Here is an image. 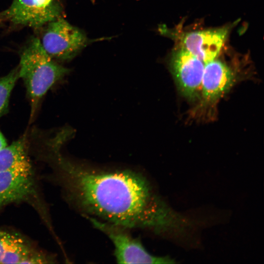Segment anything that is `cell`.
I'll use <instances>...</instances> for the list:
<instances>
[{
    "label": "cell",
    "instance_id": "cell-1",
    "mask_svg": "<svg viewBox=\"0 0 264 264\" xmlns=\"http://www.w3.org/2000/svg\"><path fill=\"white\" fill-rule=\"evenodd\" d=\"M54 154L56 179L83 215L127 229L159 232L168 225V210L142 174L91 167Z\"/></svg>",
    "mask_w": 264,
    "mask_h": 264
},
{
    "label": "cell",
    "instance_id": "cell-2",
    "mask_svg": "<svg viewBox=\"0 0 264 264\" xmlns=\"http://www.w3.org/2000/svg\"><path fill=\"white\" fill-rule=\"evenodd\" d=\"M19 77L24 83L32 113L44 95L69 69L54 61L43 48L38 38L32 39L21 53Z\"/></svg>",
    "mask_w": 264,
    "mask_h": 264
},
{
    "label": "cell",
    "instance_id": "cell-3",
    "mask_svg": "<svg viewBox=\"0 0 264 264\" xmlns=\"http://www.w3.org/2000/svg\"><path fill=\"white\" fill-rule=\"evenodd\" d=\"M21 202L31 205L52 229L30 161L12 169L0 172V207Z\"/></svg>",
    "mask_w": 264,
    "mask_h": 264
},
{
    "label": "cell",
    "instance_id": "cell-4",
    "mask_svg": "<svg viewBox=\"0 0 264 264\" xmlns=\"http://www.w3.org/2000/svg\"><path fill=\"white\" fill-rule=\"evenodd\" d=\"M87 217L95 228L104 233L114 246L115 260L119 264H169L173 260L168 257L150 254L140 241L132 237L127 228L92 217Z\"/></svg>",
    "mask_w": 264,
    "mask_h": 264
},
{
    "label": "cell",
    "instance_id": "cell-5",
    "mask_svg": "<svg viewBox=\"0 0 264 264\" xmlns=\"http://www.w3.org/2000/svg\"><path fill=\"white\" fill-rule=\"evenodd\" d=\"M236 80L234 72L223 62L213 60L205 64L201 92L195 115L213 116L220 99Z\"/></svg>",
    "mask_w": 264,
    "mask_h": 264
},
{
    "label": "cell",
    "instance_id": "cell-6",
    "mask_svg": "<svg viewBox=\"0 0 264 264\" xmlns=\"http://www.w3.org/2000/svg\"><path fill=\"white\" fill-rule=\"evenodd\" d=\"M40 40L53 59H72L87 43L85 35L61 17L48 23Z\"/></svg>",
    "mask_w": 264,
    "mask_h": 264
},
{
    "label": "cell",
    "instance_id": "cell-7",
    "mask_svg": "<svg viewBox=\"0 0 264 264\" xmlns=\"http://www.w3.org/2000/svg\"><path fill=\"white\" fill-rule=\"evenodd\" d=\"M61 11L56 0H13L1 15L14 24L39 28L60 17Z\"/></svg>",
    "mask_w": 264,
    "mask_h": 264
},
{
    "label": "cell",
    "instance_id": "cell-8",
    "mask_svg": "<svg viewBox=\"0 0 264 264\" xmlns=\"http://www.w3.org/2000/svg\"><path fill=\"white\" fill-rule=\"evenodd\" d=\"M205 64L182 47L172 53L171 72L182 94L190 100L199 98Z\"/></svg>",
    "mask_w": 264,
    "mask_h": 264
},
{
    "label": "cell",
    "instance_id": "cell-9",
    "mask_svg": "<svg viewBox=\"0 0 264 264\" xmlns=\"http://www.w3.org/2000/svg\"><path fill=\"white\" fill-rule=\"evenodd\" d=\"M54 260L22 234L0 229V264H48Z\"/></svg>",
    "mask_w": 264,
    "mask_h": 264
},
{
    "label": "cell",
    "instance_id": "cell-10",
    "mask_svg": "<svg viewBox=\"0 0 264 264\" xmlns=\"http://www.w3.org/2000/svg\"><path fill=\"white\" fill-rule=\"evenodd\" d=\"M227 34L225 28L187 33L181 37V47L205 64L219 54Z\"/></svg>",
    "mask_w": 264,
    "mask_h": 264
},
{
    "label": "cell",
    "instance_id": "cell-11",
    "mask_svg": "<svg viewBox=\"0 0 264 264\" xmlns=\"http://www.w3.org/2000/svg\"><path fill=\"white\" fill-rule=\"evenodd\" d=\"M29 161L25 138L22 137L0 151V172L12 169Z\"/></svg>",
    "mask_w": 264,
    "mask_h": 264
},
{
    "label": "cell",
    "instance_id": "cell-12",
    "mask_svg": "<svg viewBox=\"0 0 264 264\" xmlns=\"http://www.w3.org/2000/svg\"><path fill=\"white\" fill-rule=\"evenodd\" d=\"M19 78L18 66L0 77V117L7 111L11 93Z\"/></svg>",
    "mask_w": 264,
    "mask_h": 264
},
{
    "label": "cell",
    "instance_id": "cell-13",
    "mask_svg": "<svg viewBox=\"0 0 264 264\" xmlns=\"http://www.w3.org/2000/svg\"><path fill=\"white\" fill-rule=\"evenodd\" d=\"M7 146V142L5 137L0 132V151Z\"/></svg>",
    "mask_w": 264,
    "mask_h": 264
},
{
    "label": "cell",
    "instance_id": "cell-14",
    "mask_svg": "<svg viewBox=\"0 0 264 264\" xmlns=\"http://www.w3.org/2000/svg\"><path fill=\"white\" fill-rule=\"evenodd\" d=\"M0 18H1V17H0ZM1 19L0 18V22H1Z\"/></svg>",
    "mask_w": 264,
    "mask_h": 264
}]
</instances>
